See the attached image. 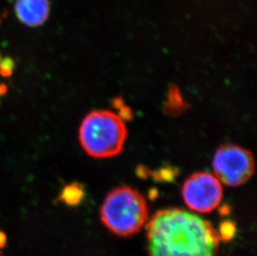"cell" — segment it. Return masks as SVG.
Listing matches in <instances>:
<instances>
[{
  "label": "cell",
  "mask_w": 257,
  "mask_h": 256,
  "mask_svg": "<svg viewBox=\"0 0 257 256\" xmlns=\"http://www.w3.org/2000/svg\"><path fill=\"white\" fill-rule=\"evenodd\" d=\"M8 91V87L5 84H0V97L6 94Z\"/></svg>",
  "instance_id": "11"
},
{
  "label": "cell",
  "mask_w": 257,
  "mask_h": 256,
  "mask_svg": "<svg viewBox=\"0 0 257 256\" xmlns=\"http://www.w3.org/2000/svg\"><path fill=\"white\" fill-rule=\"evenodd\" d=\"M182 197L187 207L199 213L213 211L223 197L221 183L208 172H197L188 177L182 186Z\"/></svg>",
  "instance_id": "5"
},
{
  "label": "cell",
  "mask_w": 257,
  "mask_h": 256,
  "mask_svg": "<svg viewBox=\"0 0 257 256\" xmlns=\"http://www.w3.org/2000/svg\"><path fill=\"white\" fill-rule=\"evenodd\" d=\"M217 232L221 240L230 241L233 239V237L235 236L236 227L235 224L230 220H225L223 222H221Z\"/></svg>",
  "instance_id": "8"
},
{
  "label": "cell",
  "mask_w": 257,
  "mask_h": 256,
  "mask_svg": "<svg viewBox=\"0 0 257 256\" xmlns=\"http://www.w3.org/2000/svg\"><path fill=\"white\" fill-rule=\"evenodd\" d=\"M15 68V61L12 58H5L4 60L0 61V74L2 77H10Z\"/></svg>",
  "instance_id": "9"
},
{
  "label": "cell",
  "mask_w": 257,
  "mask_h": 256,
  "mask_svg": "<svg viewBox=\"0 0 257 256\" xmlns=\"http://www.w3.org/2000/svg\"><path fill=\"white\" fill-rule=\"evenodd\" d=\"M0 61H1V56H0Z\"/></svg>",
  "instance_id": "12"
},
{
  "label": "cell",
  "mask_w": 257,
  "mask_h": 256,
  "mask_svg": "<svg viewBox=\"0 0 257 256\" xmlns=\"http://www.w3.org/2000/svg\"><path fill=\"white\" fill-rule=\"evenodd\" d=\"M15 13L20 23L36 28L44 25L49 19L50 2L49 0H17Z\"/></svg>",
  "instance_id": "6"
},
{
  "label": "cell",
  "mask_w": 257,
  "mask_h": 256,
  "mask_svg": "<svg viewBox=\"0 0 257 256\" xmlns=\"http://www.w3.org/2000/svg\"><path fill=\"white\" fill-rule=\"evenodd\" d=\"M215 177L221 183L236 187L245 184L255 172V159L250 151L233 144L216 150L212 160Z\"/></svg>",
  "instance_id": "4"
},
{
  "label": "cell",
  "mask_w": 257,
  "mask_h": 256,
  "mask_svg": "<svg viewBox=\"0 0 257 256\" xmlns=\"http://www.w3.org/2000/svg\"><path fill=\"white\" fill-rule=\"evenodd\" d=\"M220 242L207 220L179 208L158 210L147 225L149 256H216Z\"/></svg>",
  "instance_id": "1"
},
{
  "label": "cell",
  "mask_w": 257,
  "mask_h": 256,
  "mask_svg": "<svg viewBox=\"0 0 257 256\" xmlns=\"http://www.w3.org/2000/svg\"><path fill=\"white\" fill-rule=\"evenodd\" d=\"M100 217L103 225L117 236H132L148 221V204L139 191L120 186L107 194L100 209Z\"/></svg>",
  "instance_id": "2"
},
{
  "label": "cell",
  "mask_w": 257,
  "mask_h": 256,
  "mask_svg": "<svg viewBox=\"0 0 257 256\" xmlns=\"http://www.w3.org/2000/svg\"><path fill=\"white\" fill-rule=\"evenodd\" d=\"M6 244H7V235L5 232L0 230V250L5 249Z\"/></svg>",
  "instance_id": "10"
},
{
  "label": "cell",
  "mask_w": 257,
  "mask_h": 256,
  "mask_svg": "<svg viewBox=\"0 0 257 256\" xmlns=\"http://www.w3.org/2000/svg\"><path fill=\"white\" fill-rule=\"evenodd\" d=\"M127 131L123 120L112 111L97 110L88 114L79 128V141L90 157L103 159L123 149Z\"/></svg>",
  "instance_id": "3"
},
{
  "label": "cell",
  "mask_w": 257,
  "mask_h": 256,
  "mask_svg": "<svg viewBox=\"0 0 257 256\" xmlns=\"http://www.w3.org/2000/svg\"><path fill=\"white\" fill-rule=\"evenodd\" d=\"M84 196L85 192L83 186L78 182H73L63 187L57 201L69 206H76L83 201Z\"/></svg>",
  "instance_id": "7"
}]
</instances>
